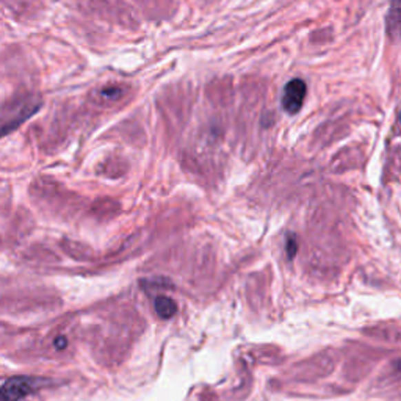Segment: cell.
<instances>
[{"label": "cell", "instance_id": "cell-3", "mask_svg": "<svg viewBox=\"0 0 401 401\" xmlns=\"http://www.w3.org/2000/svg\"><path fill=\"white\" fill-rule=\"evenodd\" d=\"M386 30L392 39L401 37V0H391L386 16Z\"/></svg>", "mask_w": 401, "mask_h": 401}, {"label": "cell", "instance_id": "cell-5", "mask_svg": "<svg viewBox=\"0 0 401 401\" xmlns=\"http://www.w3.org/2000/svg\"><path fill=\"white\" fill-rule=\"evenodd\" d=\"M296 249H298V246H296L295 236H289L287 237V256H289V259H294L295 254H296Z\"/></svg>", "mask_w": 401, "mask_h": 401}, {"label": "cell", "instance_id": "cell-4", "mask_svg": "<svg viewBox=\"0 0 401 401\" xmlns=\"http://www.w3.org/2000/svg\"><path fill=\"white\" fill-rule=\"evenodd\" d=\"M156 311L160 317L168 320L171 317H174V313L177 311L176 302L168 296H158L156 300Z\"/></svg>", "mask_w": 401, "mask_h": 401}, {"label": "cell", "instance_id": "cell-1", "mask_svg": "<svg viewBox=\"0 0 401 401\" xmlns=\"http://www.w3.org/2000/svg\"><path fill=\"white\" fill-rule=\"evenodd\" d=\"M307 94L306 82L301 79H294L285 85L284 93H282V108L290 114H296L301 110L302 104H305Z\"/></svg>", "mask_w": 401, "mask_h": 401}, {"label": "cell", "instance_id": "cell-2", "mask_svg": "<svg viewBox=\"0 0 401 401\" xmlns=\"http://www.w3.org/2000/svg\"><path fill=\"white\" fill-rule=\"evenodd\" d=\"M32 381L27 378H11L2 386V401H19L32 392Z\"/></svg>", "mask_w": 401, "mask_h": 401}, {"label": "cell", "instance_id": "cell-7", "mask_svg": "<svg viewBox=\"0 0 401 401\" xmlns=\"http://www.w3.org/2000/svg\"><path fill=\"white\" fill-rule=\"evenodd\" d=\"M400 119H401V114H400Z\"/></svg>", "mask_w": 401, "mask_h": 401}, {"label": "cell", "instance_id": "cell-6", "mask_svg": "<svg viewBox=\"0 0 401 401\" xmlns=\"http://www.w3.org/2000/svg\"><path fill=\"white\" fill-rule=\"evenodd\" d=\"M398 370L401 371V360H400V362H398Z\"/></svg>", "mask_w": 401, "mask_h": 401}]
</instances>
